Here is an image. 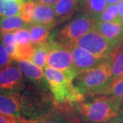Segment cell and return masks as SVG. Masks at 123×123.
<instances>
[{"mask_svg": "<svg viewBox=\"0 0 123 123\" xmlns=\"http://www.w3.org/2000/svg\"><path fill=\"white\" fill-rule=\"evenodd\" d=\"M123 99L112 95H101L73 104L83 120L90 123H106L116 118Z\"/></svg>", "mask_w": 123, "mask_h": 123, "instance_id": "obj_1", "label": "cell"}, {"mask_svg": "<svg viewBox=\"0 0 123 123\" xmlns=\"http://www.w3.org/2000/svg\"><path fill=\"white\" fill-rule=\"evenodd\" d=\"M112 81L108 58L90 70L81 72L76 76L73 83L85 97L100 95Z\"/></svg>", "mask_w": 123, "mask_h": 123, "instance_id": "obj_2", "label": "cell"}, {"mask_svg": "<svg viewBox=\"0 0 123 123\" xmlns=\"http://www.w3.org/2000/svg\"><path fill=\"white\" fill-rule=\"evenodd\" d=\"M97 21V20L88 14H80L62 27L53 36H51L50 38L64 46L72 44L81 36L94 29Z\"/></svg>", "mask_w": 123, "mask_h": 123, "instance_id": "obj_3", "label": "cell"}, {"mask_svg": "<svg viewBox=\"0 0 123 123\" xmlns=\"http://www.w3.org/2000/svg\"><path fill=\"white\" fill-rule=\"evenodd\" d=\"M50 49L47 60V66L61 71L70 81L73 79L77 75L75 70L73 57L70 50L66 47L57 44L52 40H49Z\"/></svg>", "mask_w": 123, "mask_h": 123, "instance_id": "obj_4", "label": "cell"}, {"mask_svg": "<svg viewBox=\"0 0 123 123\" xmlns=\"http://www.w3.org/2000/svg\"><path fill=\"white\" fill-rule=\"evenodd\" d=\"M70 44H75L84 49L94 55L103 59L108 58L116 47L95 28L81 36Z\"/></svg>", "mask_w": 123, "mask_h": 123, "instance_id": "obj_5", "label": "cell"}, {"mask_svg": "<svg viewBox=\"0 0 123 123\" xmlns=\"http://www.w3.org/2000/svg\"><path fill=\"white\" fill-rule=\"evenodd\" d=\"M45 79L49 86L55 100L59 103H66L68 96V80L61 71L46 66L44 68Z\"/></svg>", "mask_w": 123, "mask_h": 123, "instance_id": "obj_6", "label": "cell"}, {"mask_svg": "<svg viewBox=\"0 0 123 123\" xmlns=\"http://www.w3.org/2000/svg\"><path fill=\"white\" fill-rule=\"evenodd\" d=\"M25 88V80L21 70L9 64L0 68V92H17Z\"/></svg>", "mask_w": 123, "mask_h": 123, "instance_id": "obj_7", "label": "cell"}, {"mask_svg": "<svg viewBox=\"0 0 123 123\" xmlns=\"http://www.w3.org/2000/svg\"><path fill=\"white\" fill-rule=\"evenodd\" d=\"M65 47L70 50L77 75L81 72L93 68L106 60L97 57L86 49L75 44H69Z\"/></svg>", "mask_w": 123, "mask_h": 123, "instance_id": "obj_8", "label": "cell"}, {"mask_svg": "<svg viewBox=\"0 0 123 123\" xmlns=\"http://www.w3.org/2000/svg\"><path fill=\"white\" fill-rule=\"evenodd\" d=\"M95 29L117 47L123 43V22L97 21Z\"/></svg>", "mask_w": 123, "mask_h": 123, "instance_id": "obj_9", "label": "cell"}, {"mask_svg": "<svg viewBox=\"0 0 123 123\" xmlns=\"http://www.w3.org/2000/svg\"><path fill=\"white\" fill-rule=\"evenodd\" d=\"M83 0H58L54 6L57 25L69 20L79 9L82 8Z\"/></svg>", "mask_w": 123, "mask_h": 123, "instance_id": "obj_10", "label": "cell"}, {"mask_svg": "<svg viewBox=\"0 0 123 123\" xmlns=\"http://www.w3.org/2000/svg\"><path fill=\"white\" fill-rule=\"evenodd\" d=\"M32 23L53 28L57 25L56 14L53 6L36 4Z\"/></svg>", "mask_w": 123, "mask_h": 123, "instance_id": "obj_11", "label": "cell"}, {"mask_svg": "<svg viewBox=\"0 0 123 123\" xmlns=\"http://www.w3.org/2000/svg\"><path fill=\"white\" fill-rule=\"evenodd\" d=\"M17 65L23 75L29 81L38 85L44 83V80L46 79H44L45 75L42 68L36 66L33 62L27 60L17 61Z\"/></svg>", "mask_w": 123, "mask_h": 123, "instance_id": "obj_12", "label": "cell"}, {"mask_svg": "<svg viewBox=\"0 0 123 123\" xmlns=\"http://www.w3.org/2000/svg\"><path fill=\"white\" fill-rule=\"evenodd\" d=\"M31 36V43L34 45L47 43L50 40V31L52 28L44 25L31 23L26 26Z\"/></svg>", "mask_w": 123, "mask_h": 123, "instance_id": "obj_13", "label": "cell"}, {"mask_svg": "<svg viewBox=\"0 0 123 123\" xmlns=\"http://www.w3.org/2000/svg\"><path fill=\"white\" fill-rule=\"evenodd\" d=\"M112 79L123 77V43L116 47L108 57Z\"/></svg>", "mask_w": 123, "mask_h": 123, "instance_id": "obj_14", "label": "cell"}, {"mask_svg": "<svg viewBox=\"0 0 123 123\" xmlns=\"http://www.w3.org/2000/svg\"><path fill=\"white\" fill-rule=\"evenodd\" d=\"M26 23L18 16L4 17L0 18V36L8 32H14L25 28Z\"/></svg>", "mask_w": 123, "mask_h": 123, "instance_id": "obj_15", "label": "cell"}, {"mask_svg": "<svg viewBox=\"0 0 123 123\" xmlns=\"http://www.w3.org/2000/svg\"><path fill=\"white\" fill-rule=\"evenodd\" d=\"M107 5V0H83L82 8L85 14L98 20Z\"/></svg>", "mask_w": 123, "mask_h": 123, "instance_id": "obj_16", "label": "cell"}, {"mask_svg": "<svg viewBox=\"0 0 123 123\" xmlns=\"http://www.w3.org/2000/svg\"><path fill=\"white\" fill-rule=\"evenodd\" d=\"M50 49V43L34 45V52L30 61L33 62L36 66L44 68L47 64V60Z\"/></svg>", "mask_w": 123, "mask_h": 123, "instance_id": "obj_17", "label": "cell"}, {"mask_svg": "<svg viewBox=\"0 0 123 123\" xmlns=\"http://www.w3.org/2000/svg\"><path fill=\"white\" fill-rule=\"evenodd\" d=\"M21 4L17 0H0V17L18 16Z\"/></svg>", "mask_w": 123, "mask_h": 123, "instance_id": "obj_18", "label": "cell"}, {"mask_svg": "<svg viewBox=\"0 0 123 123\" xmlns=\"http://www.w3.org/2000/svg\"><path fill=\"white\" fill-rule=\"evenodd\" d=\"M100 95H112L120 98L123 101V77L112 79Z\"/></svg>", "mask_w": 123, "mask_h": 123, "instance_id": "obj_19", "label": "cell"}, {"mask_svg": "<svg viewBox=\"0 0 123 123\" xmlns=\"http://www.w3.org/2000/svg\"><path fill=\"white\" fill-rule=\"evenodd\" d=\"M35 6V2L31 0L25 1L21 4L18 15L27 25L32 23Z\"/></svg>", "mask_w": 123, "mask_h": 123, "instance_id": "obj_20", "label": "cell"}, {"mask_svg": "<svg viewBox=\"0 0 123 123\" xmlns=\"http://www.w3.org/2000/svg\"><path fill=\"white\" fill-rule=\"evenodd\" d=\"M3 44L6 49L10 57L13 60L17 51V40L14 32H8L0 36Z\"/></svg>", "mask_w": 123, "mask_h": 123, "instance_id": "obj_21", "label": "cell"}, {"mask_svg": "<svg viewBox=\"0 0 123 123\" xmlns=\"http://www.w3.org/2000/svg\"><path fill=\"white\" fill-rule=\"evenodd\" d=\"M97 21L103 22L120 21L119 19L118 6L116 4L108 5L101 13Z\"/></svg>", "mask_w": 123, "mask_h": 123, "instance_id": "obj_22", "label": "cell"}, {"mask_svg": "<svg viewBox=\"0 0 123 123\" xmlns=\"http://www.w3.org/2000/svg\"><path fill=\"white\" fill-rule=\"evenodd\" d=\"M37 123H74L71 120L61 112H49L38 120Z\"/></svg>", "mask_w": 123, "mask_h": 123, "instance_id": "obj_23", "label": "cell"}, {"mask_svg": "<svg viewBox=\"0 0 123 123\" xmlns=\"http://www.w3.org/2000/svg\"><path fill=\"white\" fill-rule=\"evenodd\" d=\"M38 120H28L21 117L0 113V123H37Z\"/></svg>", "mask_w": 123, "mask_h": 123, "instance_id": "obj_24", "label": "cell"}, {"mask_svg": "<svg viewBox=\"0 0 123 123\" xmlns=\"http://www.w3.org/2000/svg\"><path fill=\"white\" fill-rule=\"evenodd\" d=\"M17 43L19 44H28L31 43V36L29 31L26 28L20 29L14 31Z\"/></svg>", "mask_w": 123, "mask_h": 123, "instance_id": "obj_25", "label": "cell"}, {"mask_svg": "<svg viewBox=\"0 0 123 123\" xmlns=\"http://www.w3.org/2000/svg\"><path fill=\"white\" fill-rule=\"evenodd\" d=\"M12 59L10 57L8 53L0 38V68L10 64Z\"/></svg>", "mask_w": 123, "mask_h": 123, "instance_id": "obj_26", "label": "cell"}, {"mask_svg": "<svg viewBox=\"0 0 123 123\" xmlns=\"http://www.w3.org/2000/svg\"><path fill=\"white\" fill-rule=\"evenodd\" d=\"M36 4H42L49 5V6H55L58 1V0H31Z\"/></svg>", "mask_w": 123, "mask_h": 123, "instance_id": "obj_27", "label": "cell"}, {"mask_svg": "<svg viewBox=\"0 0 123 123\" xmlns=\"http://www.w3.org/2000/svg\"><path fill=\"white\" fill-rule=\"evenodd\" d=\"M118 14L119 19L120 21L123 22V0H121L118 3Z\"/></svg>", "mask_w": 123, "mask_h": 123, "instance_id": "obj_28", "label": "cell"}, {"mask_svg": "<svg viewBox=\"0 0 123 123\" xmlns=\"http://www.w3.org/2000/svg\"><path fill=\"white\" fill-rule=\"evenodd\" d=\"M116 118V120H118V121H120V122L123 123V101L121 107H120V110L119 111L117 117Z\"/></svg>", "mask_w": 123, "mask_h": 123, "instance_id": "obj_29", "label": "cell"}, {"mask_svg": "<svg viewBox=\"0 0 123 123\" xmlns=\"http://www.w3.org/2000/svg\"><path fill=\"white\" fill-rule=\"evenodd\" d=\"M121 0H107V5L116 4L117 3H119Z\"/></svg>", "mask_w": 123, "mask_h": 123, "instance_id": "obj_30", "label": "cell"}, {"mask_svg": "<svg viewBox=\"0 0 123 123\" xmlns=\"http://www.w3.org/2000/svg\"><path fill=\"white\" fill-rule=\"evenodd\" d=\"M123 123L120 122V121H118V120H113V121L108 122V123Z\"/></svg>", "mask_w": 123, "mask_h": 123, "instance_id": "obj_31", "label": "cell"}, {"mask_svg": "<svg viewBox=\"0 0 123 123\" xmlns=\"http://www.w3.org/2000/svg\"><path fill=\"white\" fill-rule=\"evenodd\" d=\"M17 1H18L21 4H23V2H25V1H29V0H17Z\"/></svg>", "mask_w": 123, "mask_h": 123, "instance_id": "obj_32", "label": "cell"}]
</instances>
